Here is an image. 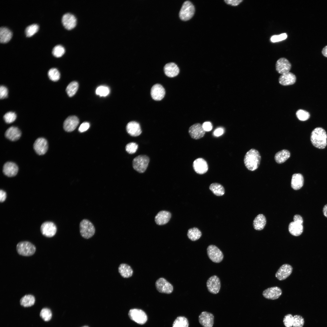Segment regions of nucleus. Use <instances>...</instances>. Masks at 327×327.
Returning <instances> with one entry per match:
<instances>
[{
	"mask_svg": "<svg viewBox=\"0 0 327 327\" xmlns=\"http://www.w3.org/2000/svg\"><path fill=\"white\" fill-rule=\"evenodd\" d=\"M327 139L326 132L322 127H316L311 133L310 137L311 143L316 148L320 149L325 148L327 144Z\"/></svg>",
	"mask_w": 327,
	"mask_h": 327,
	"instance_id": "1",
	"label": "nucleus"
},
{
	"mask_svg": "<svg viewBox=\"0 0 327 327\" xmlns=\"http://www.w3.org/2000/svg\"><path fill=\"white\" fill-rule=\"evenodd\" d=\"M261 159L259 151L254 149H252L246 154L244 159L245 165L249 170L253 171L259 167Z\"/></svg>",
	"mask_w": 327,
	"mask_h": 327,
	"instance_id": "2",
	"label": "nucleus"
},
{
	"mask_svg": "<svg viewBox=\"0 0 327 327\" xmlns=\"http://www.w3.org/2000/svg\"><path fill=\"white\" fill-rule=\"evenodd\" d=\"M79 231L81 236L85 239H89L94 234L95 229L93 223L87 219H84L79 224Z\"/></svg>",
	"mask_w": 327,
	"mask_h": 327,
	"instance_id": "3",
	"label": "nucleus"
},
{
	"mask_svg": "<svg viewBox=\"0 0 327 327\" xmlns=\"http://www.w3.org/2000/svg\"><path fill=\"white\" fill-rule=\"evenodd\" d=\"M293 222L290 223L289 231L290 233L295 236L301 235L303 231V220L300 215L296 214L293 217Z\"/></svg>",
	"mask_w": 327,
	"mask_h": 327,
	"instance_id": "4",
	"label": "nucleus"
},
{
	"mask_svg": "<svg viewBox=\"0 0 327 327\" xmlns=\"http://www.w3.org/2000/svg\"><path fill=\"white\" fill-rule=\"evenodd\" d=\"M195 11V8L192 3L190 1H186L183 4L179 12V17L182 20L188 21L193 17Z\"/></svg>",
	"mask_w": 327,
	"mask_h": 327,
	"instance_id": "5",
	"label": "nucleus"
},
{
	"mask_svg": "<svg viewBox=\"0 0 327 327\" xmlns=\"http://www.w3.org/2000/svg\"><path fill=\"white\" fill-rule=\"evenodd\" d=\"M150 161L149 157L146 155H139L135 157L132 162L134 169L140 173H143L146 170Z\"/></svg>",
	"mask_w": 327,
	"mask_h": 327,
	"instance_id": "6",
	"label": "nucleus"
},
{
	"mask_svg": "<svg viewBox=\"0 0 327 327\" xmlns=\"http://www.w3.org/2000/svg\"><path fill=\"white\" fill-rule=\"evenodd\" d=\"M16 249L19 254L23 256H29L35 253L36 248L35 246L30 242L25 241L18 243L17 245Z\"/></svg>",
	"mask_w": 327,
	"mask_h": 327,
	"instance_id": "7",
	"label": "nucleus"
},
{
	"mask_svg": "<svg viewBox=\"0 0 327 327\" xmlns=\"http://www.w3.org/2000/svg\"><path fill=\"white\" fill-rule=\"evenodd\" d=\"M128 315L131 319L141 325L145 323L147 319L145 313L143 310L138 309H130Z\"/></svg>",
	"mask_w": 327,
	"mask_h": 327,
	"instance_id": "8",
	"label": "nucleus"
},
{
	"mask_svg": "<svg viewBox=\"0 0 327 327\" xmlns=\"http://www.w3.org/2000/svg\"><path fill=\"white\" fill-rule=\"evenodd\" d=\"M207 252L209 258L213 262L219 263L223 258L222 252L215 245H209L207 249Z\"/></svg>",
	"mask_w": 327,
	"mask_h": 327,
	"instance_id": "9",
	"label": "nucleus"
},
{
	"mask_svg": "<svg viewBox=\"0 0 327 327\" xmlns=\"http://www.w3.org/2000/svg\"><path fill=\"white\" fill-rule=\"evenodd\" d=\"M155 286L158 292L162 293L170 294L173 290L172 285L165 278L161 277L157 280Z\"/></svg>",
	"mask_w": 327,
	"mask_h": 327,
	"instance_id": "10",
	"label": "nucleus"
},
{
	"mask_svg": "<svg viewBox=\"0 0 327 327\" xmlns=\"http://www.w3.org/2000/svg\"><path fill=\"white\" fill-rule=\"evenodd\" d=\"M57 230V227L55 224L50 221H46L43 223L41 224L40 228L42 234L48 237L53 236L56 233Z\"/></svg>",
	"mask_w": 327,
	"mask_h": 327,
	"instance_id": "11",
	"label": "nucleus"
},
{
	"mask_svg": "<svg viewBox=\"0 0 327 327\" xmlns=\"http://www.w3.org/2000/svg\"><path fill=\"white\" fill-rule=\"evenodd\" d=\"M206 286L208 291L210 293L213 294L218 293L221 287L219 278L216 275L211 276L207 280Z\"/></svg>",
	"mask_w": 327,
	"mask_h": 327,
	"instance_id": "12",
	"label": "nucleus"
},
{
	"mask_svg": "<svg viewBox=\"0 0 327 327\" xmlns=\"http://www.w3.org/2000/svg\"><path fill=\"white\" fill-rule=\"evenodd\" d=\"M34 149L36 153L39 155H43L47 152L48 148L47 140L43 137L38 138L33 144Z\"/></svg>",
	"mask_w": 327,
	"mask_h": 327,
	"instance_id": "13",
	"label": "nucleus"
},
{
	"mask_svg": "<svg viewBox=\"0 0 327 327\" xmlns=\"http://www.w3.org/2000/svg\"><path fill=\"white\" fill-rule=\"evenodd\" d=\"M214 319L212 313L206 311L202 312L199 316V322L203 327H212Z\"/></svg>",
	"mask_w": 327,
	"mask_h": 327,
	"instance_id": "14",
	"label": "nucleus"
},
{
	"mask_svg": "<svg viewBox=\"0 0 327 327\" xmlns=\"http://www.w3.org/2000/svg\"><path fill=\"white\" fill-rule=\"evenodd\" d=\"M189 133L192 138L198 139L204 136L205 131L204 130L202 125L199 123H196L190 127Z\"/></svg>",
	"mask_w": 327,
	"mask_h": 327,
	"instance_id": "15",
	"label": "nucleus"
},
{
	"mask_svg": "<svg viewBox=\"0 0 327 327\" xmlns=\"http://www.w3.org/2000/svg\"><path fill=\"white\" fill-rule=\"evenodd\" d=\"M292 267L290 265L285 264L282 265L277 271L275 276L279 280H283L288 277L291 274Z\"/></svg>",
	"mask_w": 327,
	"mask_h": 327,
	"instance_id": "16",
	"label": "nucleus"
},
{
	"mask_svg": "<svg viewBox=\"0 0 327 327\" xmlns=\"http://www.w3.org/2000/svg\"><path fill=\"white\" fill-rule=\"evenodd\" d=\"M282 293L281 289L277 286L269 288L263 292V296L266 298L272 300L278 299Z\"/></svg>",
	"mask_w": 327,
	"mask_h": 327,
	"instance_id": "17",
	"label": "nucleus"
},
{
	"mask_svg": "<svg viewBox=\"0 0 327 327\" xmlns=\"http://www.w3.org/2000/svg\"><path fill=\"white\" fill-rule=\"evenodd\" d=\"M276 69L279 73L282 74L289 72L291 65L289 61L285 58H281L277 61Z\"/></svg>",
	"mask_w": 327,
	"mask_h": 327,
	"instance_id": "18",
	"label": "nucleus"
},
{
	"mask_svg": "<svg viewBox=\"0 0 327 327\" xmlns=\"http://www.w3.org/2000/svg\"><path fill=\"white\" fill-rule=\"evenodd\" d=\"M165 94V89L159 84H157L154 85L151 88V96L152 98L155 101H159L162 99Z\"/></svg>",
	"mask_w": 327,
	"mask_h": 327,
	"instance_id": "19",
	"label": "nucleus"
},
{
	"mask_svg": "<svg viewBox=\"0 0 327 327\" xmlns=\"http://www.w3.org/2000/svg\"><path fill=\"white\" fill-rule=\"evenodd\" d=\"M61 21L64 27L68 29H71L74 28L77 23L76 17L70 13H67L64 14Z\"/></svg>",
	"mask_w": 327,
	"mask_h": 327,
	"instance_id": "20",
	"label": "nucleus"
},
{
	"mask_svg": "<svg viewBox=\"0 0 327 327\" xmlns=\"http://www.w3.org/2000/svg\"><path fill=\"white\" fill-rule=\"evenodd\" d=\"M193 167L195 171L200 174L205 173L208 170V165L206 162L200 158H197L194 161Z\"/></svg>",
	"mask_w": 327,
	"mask_h": 327,
	"instance_id": "21",
	"label": "nucleus"
},
{
	"mask_svg": "<svg viewBox=\"0 0 327 327\" xmlns=\"http://www.w3.org/2000/svg\"><path fill=\"white\" fill-rule=\"evenodd\" d=\"M79 123V120L76 116H71L68 117L63 124V128L68 132L72 131L76 128Z\"/></svg>",
	"mask_w": 327,
	"mask_h": 327,
	"instance_id": "22",
	"label": "nucleus"
},
{
	"mask_svg": "<svg viewBox=\"0 0 327 327\" xmlns=\"http://www.w3.org/2000/svg\"><path fill=\"white\" fill-rule=\"evenodd\" d=\"M18 171V167L17 165L13 162H7L3 165V173L7 177H11L15 176Z\"/></svg>",
	"mask_w": 327,
	"mask_h": 327,
	"instance_id": "23",
	"label": "nucleus"
},
{
	"mask_svg": "<svg viewBox=\"0 0 327 327\" xmlns=\"http://www.w3.org/2000/svg\"><path fill=\"white\" fill-rule=\"evenodd\" d=\"M126 129L128 133L133 137L138 136L142 132L139 124L135 121L129 122L126 126Z\"/></svg>",
	"mask_w": 327,
	"mask_h": 327,
	"instance_id": "24",
	"label": "nucleus"
},
{
	"mask_svg": "<svg viewBox=\"0 0 327 327\" xmlns=\"http://www.w3.org/2000/svg\"><path fill=\"white\" fill-rule=\"evenodd\" d=\"M279 80L281 84L287 86L294 84L296 81V78L293 73L289 72L282 74L279 77Z\"/></svg>",
	"mask_w": 327,
	"mask_h": 327,
	"instance_id": "25",
	"label": "nucleus"
},
{
	"mask_svg": "<svg viewBox=\"0 0 327 327\" xmlns=\"http://www.w3.org/2000/svg\"><path fill=\"white\" fill-rule=\"evenodd\" d=\"M21 135V132L17 127L12 126L8 128L5 133V137L12 141L18 140Z\"/></svg>",
	"mask_w": 327,
	"mask_h": 327,
	"instance_id": "26",
	"label": "nucleus"
},
{
	"mask_svg": "<svg viewBox=\"0 0 327 327\" xmlns=\"http://www.w3.org/2000/svg\"><path fill=\"white\" fill-rule=\"evenodd\" d=\"M164 71L166 75L169 77L177 76L179 72V69L177 65L173 62L167 64L164 67Z\"/></svg>",
	"mask_w": 327,
	"mask_h": 327,
	"instance_id": "27",
	"label": "nucleus"
},
{
	"mask_svg": "<svg viewBox=\"0 0 327 327\" xmlns=\"http://www.w3.org/2000/svg\"><path fill=\"white\" fill-rule=\"evenodd\" d=\"M171 217V214L169 212L161 211L159 212L155 218L156 223L158 225H163L167 223Z\"/></svg>",
	"mask_w": 327,
	"mask_h": 327,
	"instance_id": "28",
	"label": "nucleus"
},
{
	"mask_svg": "<svg viewBox=\"0 0 327 327\" xmlns=\"http://www.w3.org/2000/svg\"><path fill=\"white\" fill-rule=\"evenodd\" d=\"M304 178L300 173H295L292 175L291 181V187L295 190H298L303 186Z\"/></svg>",
	"mask_w": 327,
	"mask_h": 327,
	"instance_id": "29",
	"label": "nucleus"
},
{
	"mask_svg": "<svg viewBox=\"0 0 327 327\" xmlns=\"http://www.w3.org/2000/svg\"><path fill=\"white\" fill-rule=\"evenodd\" d=\"M266 224V219L263 214L258 215L255 218L253 221V226L254 229L258 230H262L263 229Z\"/></svg>",
	"mask_w": 327,
	"mask_h": 327,
	"instance_id": "30",
	"label": "nucleus"
},
{
	"mask_svg": "<svg viewBox=\"0 0 327 327\" xmlns=\"http://www.w3.org/2000/svg\"><path fill=\"white\" fill-rule=\"evenodd\" d=\"M118 272L121 276L124 278H128L131 277L133 272L131 267L125 263H122L119 265Z\"/></svg>",
	"mask_w": 327,
	"mask_h": 327,
	"instance_id": "31",
	"label": "nucleus"
},
{
	"mask_svg": "<svg viewBox=\"0 0 327 327\" xmlns=\"http://www.w3.org/2000/svg\"><path fill=\"white\" fill-rule=\"evenodd\" d=\"M289 151L287 150H282L278 152L275 155V160L277 163L280 164L286 161L290 157Z\"/></svg>",
	"mask_w": 327,
	"mask_h": 327,
	"instance_id": "32",
	"label": "nucleus"
},
{
	"mask_svg": "<svg viewBox=\"0 0 327 327\" xmlns=\"http://www.w3.org/2000/svg\"><path fill=\"white\" fill-rule=\"evenodd\" d=\"M12 35L11 31L6 27L1 26L0 28V41L4 43L8 42Z\"/></svg>",
	"mask_w": 327,
	"mask_h": 327,
	"instance_id": "33",
	"label": "nucleus"
},
{
	"mask_svg": "<svg viewBox=\"0 0 327 327\" xmlns=\"http://www.w3.org/2000/svg\"><path fill=\"white\" fill-rule=\"evenodd\" d=\"M35 301V299L34 296L31 295H27L21 298L20 302L21 306L24 307H29L33 306Z\"/></svg>",
	"mask_w": 327,
	"mask_h": 327,
	"instance_id": "34",
	"label": "nucleus"
},
{
	"mask_svg": "<svg viewBox=\"0 0 327 327\" xmlns=\"http://www.w3.org/2000/svg\"><path fill=\"white\" fill-rule=\"evenodd\" d=\"M209 189L215 195L217 196H222L225 193L224 188L219 183H212L209 187Z\"/></svg>",
	"mask_w": 327,
	"mask_h": 327,
	"instance_id": "35",
	"label": "nucleus"
},
{
	"mask_svg": "<svg viewBox=\"0 0 327 327\" xmlns=\"http://www.w3.org/2000/svg\"><path fill=\"white\" fill-rule=\"evenodd\" d=\"M201 235L202 233L196 227L189 229L187 233L188 238L192 241H195L198 239Z\"/></svg>",
	"mask_w": 327,
	"mask_h": 327,
	"instance_id": "36",
	"label": "nucleus"
},
{
	"mask_svg": "<svg viewBox=\"0 0 327 327\" xmlns=\"http://www.w3.org/2000/svg\"><path fill=\"white\" fill-rule=\"evenodd\" d=\"M188 321L184 316L178 317L174 322L172 327H188Z\"/></svg>",
	"mask_w": 327,
	"mask_h": 327,
	"instance_id": "37",
	"label": "nucleus"
},
{
	"mask_svg": "<svg viewBox=\"0 0 327 327\" xmlns=\"http://www.w3.org/2000/svg\"><path fill=\"white\" fill-rule=\"evenodd\" d=\"M78 88V84L77 82L73 81L71 82L67 86L66 91L68 96L71 97L77 92Z\"/></svg>",
	"mask_w": 327,
	"mask_h": 327,
	"instance_id": "38",
	"label": "nucleus"
},
{
	"mask_svg": "<svg viewBox=\"0 0 327 327\" xmlns=\"http://www.w3.org/2000/svg\"><path fill=\"white\" fill-rule=\"evenodd\" d=\"M39 26L37 24H33L27 26L25 30V34L27 37H30L36 33L38 29Z\"/></svg>",
	"mask_w": 327,
	"mask_h": 327,
	"instance_id": "39",
	"label": "nucleus"
},
{
	"mask_svg": "<svg viewBox=\"0 0 327 327\" xmlns=\"http://www.w3.org/2000/svg\"><path fill=\"white\" fill-rule=\"evenodd\" d=\"M48 76L51 81H56L60 78V74L58 70L55 68H51L48 71Z\"/></svg>",
	"mask_w": 327,
	"mask_h": 327,
	"instance_id": "40",
	"label": "nucleus"
},
{
	"mask_svg": "<svg viewBox=\"0 0 327 327\" xmlns=\"http://www.w3.org/2000/svg\"><path fill=\"white\" fill-rule=\"evenodd\" d=\"M40 316L45 321H48L51 319L52 313L51 310L47 308H43L41 310Z\"/></svg>",
	"mask_w": 327,
	"mask_h": 327,
	"instance_id": "41",
	"label": "nucleus"
},
{
	"mask_svg": "<svg viewBox=\"0 0 327 327\" xmlns=\"http://www.w3.org/2000/svg\"><path fill=\"white\" fill-rule=\"evenodd\" d=\"M96 94L101 97L107 96L110 93L109 88L105 86H100L96 90Z\"/></svg>",
	"mask_w": 327,
	"mask_h": 327,
	"instance_id": "42",
	"label": "nucleus"
},
{
	"mask_svg": "<svg viewBox=\"0 0 327 327\" xmlns=\"http://www.w3.org/2000/svg\"><path fill=\"white\" fill-rule=\"evenodd\" d=\"M65 52V49L63 46L60 45H55L53 48L52 50L53 54L56 57H59L61 56Z\"/></svg>",
	"mask_w": 327,
	"mask_h": 327,
	"instance_id": "43",
	"label": "nucleus"
},
{
	"mask_svg": "<svg viewBox=\"0 0 327 327\" xmlns=\"http://www.w3.org/2000/svg\"><path fill=\"white\" fill-rule=\"evenodd\" d=\"M296 115L298 119L301 121H305L308 120L310 116L308 112L302 109L297 111Z\"/></svg>",
	"mask_w": 327,
	"mask_h": 327,
	"instance_id": "44",
	"label": "nucleus"
},
{
	"mask_svg": "<svg viewBox=\"0 0 327 327\" xmlns=\"http://www.w3.org/2000/svg\"><path fill=\"white\" fill-rule=\"evenodd\" d=\"M3 118L6 123L10 124L15 121L16 118V115L14 112H8L4 115Z\"/></svg>",
	"mask_w": 327,
	"mask_h": 327,
	"instance_id": "45",
	"label": "nucleus"
},
{
	"mask_svg": "<svg viewBox=\"0 0 327 327\" xmlns=\"http://www.w3.org/2000/svg\"><path fill=\"white\" fill-rule=\"evenodd\" d=\"M304 321L302 317L298 315H296L293 316V321L292 325L293 327H302L303 326Z\"/></svg>",
	"mask_w": 327,
	"mask_h": 327,
	"instance_id": "46",
	"label": "nucleus"
},
{
	"mask_svg": "<svg viewBox=\"0 0 327 327\" xmlns=\"http://www.w3.org/2000/svg\"><path fill=\"white\" fill-rule=\"evenodd\" d=\"M138 148V145L135 143L131 142L126 146V151L130 154H133L136 152Z\"/></svg>",
	"mask_w": 327,
	"mask_h": 327,
	"instance_id": "47",
	"label": "nucleus"
},
{
	"mask_svg": "<svg viewBox=\"0 0 327 327\" xmlns=\"http://www.w3.org/2000/svg\"><path fill=\"white\" fill-rule=\"evenodd\" d=\"M293 317L290 314L286 315L283 320L284 324L286 327H292V326Z\"/></svg>",
	"mask_w": 327,
	"mask_h": 327,
	"instance_id": "48",
	"label": "nucleus"
},
{
	"mask_svg": "<svg viewBox=\"0 0 327 327\" xmlns=\"http://www.w3.org/2000/svg\"><path fill=\"white\" fill-rule=\"evenodd\" d=\"M287 35L286 33H282L279 35H274L272 36L270 40L272 42H275L285 39L287 38Z\"/></svg>",
	"mask_w": 327,
	"mask_h": 327,
	"instance_id": "49",
	"label": "nucleus"
},
{
	"mask_svg": "<svg viewBox=\"0 0 327 327\" xmlns=\"http://www.w3.org/2000/svg\"><path fill=\"white\" fill-rule=\"evenodd\" d=\"M8 90L6 87L1 85L0 87V98L3 99L7 97Z\"/></svg>",
	"mask_w": 327,
	"mask_h": 327,
	"instance_id": "50",
	"label": "nucleus"
},
{
	"mask_svg": "<svg viewBox=\"0 0 327 327\" xmlns=\"http://www.w3.org/2000/svg\"><path fill=\"white\" fill-rule=\"evenodd\" d=\"M90 126L89 123L84 122L80 125L78 128V130L81 133L87 130L90 127Z\"/></svg>",
	"mask_w": 327,
	"mask_h": 327,
	"instance_id": "51",
	"label": "nucleus"
},
{
	"mask_svg": "<svg viewBox=\"0 0 327 327\" xmlns=\"http://www.w3.org/2000/svg\"><path fill=\"white\" fill-rule=\"evenodd\" d=\"M203 128L205 131H209L211 130L213 126L212 124L210 122H205L202 125Z\"/></svg>",
	"mask_w": 327,
	"mask_h": 327,
	"instance_id": "52",
	"label": "nucleus"
},
{
	"mask_svg": "<svg viewBox=\"0 0 327 327\" xmlns=\"http://www.w3.org/2000/svg\"><path fill=\"white\" fill-rule=\"evenodd\" d=\"M225 2L227 4L233 6H236L239 4L243 0H224Z\"/></svg>",
	"mask_w": 327,
	"mask_h": 327,
	"instance_id": "53",
	"label": "nucleus"
},
{
	"mask_svg": "<svg viewBox=\"0 0 327 327\" xmlns=\"http://www.w3.org/2000/svg\"><path fill=\"white\" fill-rule=\"evenodd\" d=\"M224 130L223 128L220 127L216 129L213 133V135L218 137L222 135L224 133Z\"/></svg>",
	"mask_w": 327,
	"mask_h": 327,
	"instance_id": "54",
	"label": "nucleus"
},
{
	"mask_svg": "<svg viewBox=\"0 0 327 327\" xmlns=\"http://www.w3.org/2000/svg\"><path fill=\"white\" fill-rule=\"evenodd\" d=\"M6 193L5 191L3 190H0V201L1 202H4L6 198Z\"/></svg>",
	"mask_w": 327,
	"mask_h": 327,
	"instance_id": "55",
	"label": "nucleus"
},
{
	"mask_svg": "<svg viewBox=\"0 0 327 327\" xmlns=\"http://www.w3.org/2000/svg\"><path fill=\"white\" fill-rule=\"evenodd\" d=\"M322 53L323 55L327 57V45L324 47L322 50Z\"/></svg>",
	"mask_w": 327,
	"mask_h": 327,
	"instance_id": "56",
	"label": "nucleus"
},
{
	"mask_svg": "<svg viewBox=\"0 0 327 327\" xmlns=\"http://www.w3.org/2000/svg\"><path fill=\"white\" fill-rule=\"evenodd\" d=\"M323 212L324 216L327 218V204L324 206L323 209Z\"/></svg>",
	"mask_w": 327,
	"mask_h": 327,
	"instance_id": "57",
	"label": "nucleus"
},
{
	"mask_svg": "<svg viewBox=\"0 0 327 327\" xmlns=\"http://www.w3.org/2000/svg\"><path fill=\"white\" fill-rule=\"evenodd\" d=\"M82 327H89L88 326H87V325H85V326H82Z\"/></svg>",
	"mask_w": 327,
	"mask_h": 327,
	"instance_id": "58",
	"label": "nucleus"
}]
</instances>
